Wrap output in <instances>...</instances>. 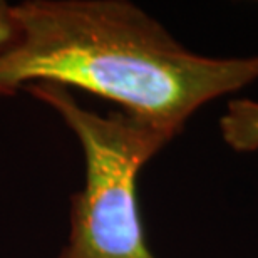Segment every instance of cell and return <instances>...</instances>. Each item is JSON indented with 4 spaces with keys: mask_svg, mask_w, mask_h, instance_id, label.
Segmentation results:
<instances>
[{
    "mask_svg": "<svg viewBox=\"0 0 258 258\" xmlns=\"http://www.w3.org/2000/svg\"><path fill=\"white\" fill-rule=\"evenodd\" d=\"M25 91L50 106L79 139L86 183L72 196L69 238L59 258H154L138 206V176L173 136L122 111L102 116L82 107L66 87Z\"/></svg>",
    "mask_w": 258,
    "mask_h": 258,
    "instance_id": "7a4b0ae2",
    "label": "cell"
},
{
    "mask_svg": "<svg viewBox=\"0 0 258 258\" xmlns=\"http://www.w3.org/2000/svg\"><path fill=\"white\" fill-rule=\"evenodd\" d=\"M0 52V94L77 87L176 138L200 107L258 81V54L208 57L126 0H25Z\"/></svg>",
    "mask_w": 258,
    "mask_h": 258,
    "instance_id": "6da1fadb",
    "label": "cell"
},
{
    "mask_svg": "<svg viewBox=\"0 0 258 258\" xmlns=\"http://www.w3.org/2000/svg\"><path fill=\"white\" fill-rule=\"evenodd\" d=\"M17 37V24H15L12 5L0 0V52L7 49Z\"/></svg>",
    "mask_w": 258,
    "mask_h": 258,
    "instance_id": "277c9868",
    "label": "cell"
},
{
    "mask_svg": "<svg viewBox=\"0 0 258 258\" xmlns=\"http://www.w3.org/2000/svg\"><path fill=\"white\" fill-rule=\"evenodd\" d=\"M220 133L225 144L236 153L258 149V101L235 99L226 104L220 117Z\"/></svg>",
    "mask_w": 258,
    "mask_h": 258,
    "instance_id": "3957f363",
    "label": "cell"
}]
</instances>
